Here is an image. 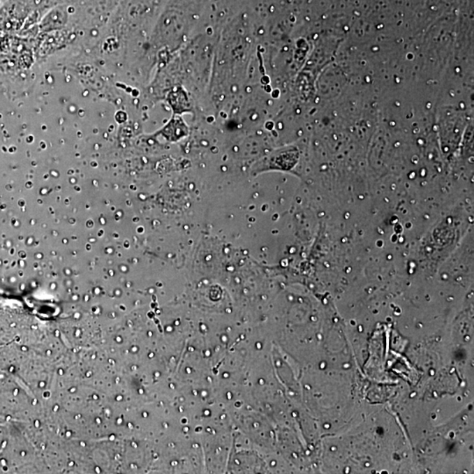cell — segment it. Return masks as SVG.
<instances>
[{
  "mask_svg": "<svg viewBox=\"0 0 474 474\" xmlns=\"http://www.w3.org/2000/svg\"><path fill=\"white\" fill-rule=\"evenodd\" d=\"M66 15L60 10H56L50 13L49 15L45 17L40 24V29L43 33H50L62 29V27L66 23Z\"/></svg>",
  "mask_w": 474,
  "mask_h": 474,
  "instance_id": "cell-1",
  "label": "cell"
}]
</instances>
